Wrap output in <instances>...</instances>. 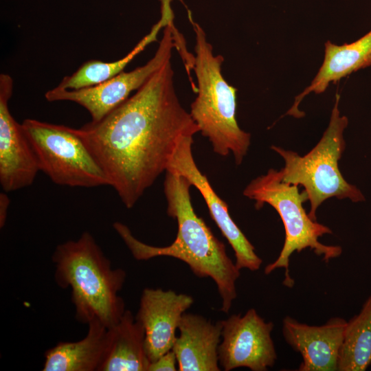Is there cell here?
<instances>
[{
  "instance_id": "2",
  "label": "cell",
  "mask_w": 371,
  "mask_h": 371,
  "mask_svg": "<svg viewBox=\"0 0 371 371\" xmlns=\"http://www.w3.org/2000/svg\"><path fill=\"white\" fill-rule=\"evenodd\" d=\"M191 186L185 177L176 171H166L164 192L167 214L177 220L178 226L176 238L170 245L155 247L146 244L120 222L114 223L113 227L135 259L146 260L170 256L186 263L195 276L211 278L222 300L221 311L227 313L237 296L236 282L240 270L227 256L224 243L195 213L190 194Z\"/></svg>"
},
{
  "instance_id": "11",
  "label": "cell",
  "mask_w": 371,
  "mask_h": 371,
  "mask_svg": "<svg viewBox=\"0 0 371 371\" xmlns=\"http://www.w3.org/2000/svg\"><path fill=\"white\" fill-rule=\"evenodd\" d=\"M13 79L0 74V183L5 192L31 186L40 171L35 153L22 124L9 109Z\"/></svg>"
},
{
  "instance_id": "5",
  "label": "cell",
  "mask_w": 371,
  "mask_h": 371,
  "mask_svg": "<svg viewBox=\"0 0 371 371\" xmlns=\"http://www.w3.org/2000/svg\"><path fill=\"white\" fill-rule=\"evenodd\" d=\"M340 95L336 94L328 125L318 143L304 156L272 146L284 161L281 169L282 181L302 186L310 202L309 217L316 221V212L326 199L336 197L348 199L354 203L364 201L361 190L346 181L339 168L338 162L346 148L344 132L348 119L339 109Z\"/></svg>"
},
{
  "instance_id": "21",
  "label": "cell",
  "mask_w": 371,
  "mask_h": 371,
  "mask_svg": "<svg viewBox=\"0 0 371 371\" xmlns=\"http://www.w3.org/2000/svg\"><path fill=\"white\" fill-rule=\"evenodd\" d=\"M10 200L5 192H1L0 193V227L2 228L4 227L8 211L10 205Z\"/></svg>"
},
{
  "instance_id": "3",
  "label": "cell",
  "mask_w": 371,
  "mask_h": 371,
  "mask_svg": "<svg viewBox=\"0 0 371 371\" xmlns=\"http://www.w3.org/2000/svg\"><path fill=\"white\" fill-rule=\"evenodd\" d=\"M52 260L56 284L71 289L78 321L87 324L98 319L109 328L120 321L126 311L124 301L118 295L126 272L111 267L90 232L58 245Z\"/></svg>"
},
{
  "instance_id": "6",
  "label": "cell",
  "mask_w": 371,
  "mask_h": 371,
  "mask_svg": "<svg viewBox=\"0 0 371 371\" xmlns=\"http://www.w3.org/2000/svg\"><path fill=\"white\" fill-rule=\"evenodd\" d=\"M243 194L255 201V207L261 208L267 203L280 215L285 230L282 249L277 259L267 265L265 273L283 268V284L288 287L294 285L289 274V259L294 251L298 253L309 248L315 254L322 256L326 262L339 257L342 249L337 245H326L319 242V238L332 230L316 221L312 220L302 204L308 200L306 192H300L297 186L282 181V171L269 169L266 174L251 180L243 190Z\"/></svg>"
},
{
  "instance_id": "7",
  "label": "cell",
  "mask_w": 371,
  "mask_h": 371,
  "mask_svg": "<svg viewBox=\"0 0 371 371\" xmlns=\"http://www.w3.org/2000/svg\"><path fill=\"white\" fill-rule=\"evenodd\" d=\"M40 171L54 183L69 187L109 186L108 178L78 128L34 119L21 123Z\"/></svg>"
},
{
  "instance_id": "1",
  "label": "cell",
  "mask_w": 371,
  "mask_h": 371,
  "mask_svg": "<svg viewBox=\"0 0 371 371\" xmlns=\"http://www.w3.org/2000/svg\"><path fill=\"white\" fill-rule=\"evenodd\" d=\"M174 76L169 60L101 120L78 128L128 209L166 171L180 141L199 132L179 101Z\"/></svg>"
},
{
  "instance_id": "4",
  "label": "cell",
  "mask_w": 371,
  "mask_h": 371,
  "mask_svg": "<svg viewBox=\"0 0 371 371\" xmlns=\"http://www.w3.org/2000/svg\"><path fill=\"white\" fill-rule=\"evenodd\" d=\"M188 12L195 36L192 69L197 81L190 114L214 152L222 157L232 153L235 164L240 165L247 153L251 135L241 129L236 120L237 89L222 74L223 56L214 54L204 30Z\"/></svg>"
},
{
  "instance_id": "12",
  "label": "cell",
  "mask_w": 371,
  "mask_h": 371,
  "mask_svg": "<svg viewBox=\"0 0 371 371\" xmlns=\"http://www.w3.org/2000/svg\"><path fill=\"white\" fill-rule=\"evenodd\" d=\"M193 302L192 296L172 290L144 289L135 317L144 328L150 363L172 349L182 315Z\"/></svg>"
},
{
  "instance_id": "14",
  "label": "cell",
  "mask_w": 371,
  "mask_h": 371,
  "mask_svg": "<svg viewBox=\"0 0 371 371\" xmlns=\"http://www.w3.org/2000/svg\"><path fill=\"white\" fill-rule=\"evenodd\" d=\"M174 351L180 371H219L218 348L221 343V320L215 324L204 317L184 313Z\"/></svg>"
},
{
  "instance_id": "8",
  "label": "cell",
  "mask_w": 371,
  "mask_h": 371,
  "mask_svg": "<svg viewBox=\"0 0 371 371\" xmlns=\"http://www.w3.org/2000/svg\"><path fill=\"white\" fill-rule=\"evenodd\" d=\"M174 23L164 27L163 36L155 55L146 64L131 71H122L95 86L76 90L57 87L47 91L45 97L49 102H75L89 113L92 122H98L138 90L165 63L171 60L175 47Z\"/></svg>"
},
{
  "instance_id": "20",
  "label": "cell",
  "mask_w": 371,
  "mask_h": 371,
  "mask_svg": "<svg viewBox=\"0 0 371 371\" xmlns=\"http://www.w3.org/2000/svg\"><path fill=\"white\" fill-rule=\"evenodd\" d=\"M177 363L176 355L171 350L151 363L148 371H175L177 370Z\"/></svg>"
},
{
  "instance_id": "18",
  "label": "cell",
  "mask_w": 371,
  "mask_h": 371,
  "mask_svg": "<svg viewBox=\"0 0 371 371\" xmlns=\"http://www.w3.org/2000/svg\"><path fill=\"white\" fill-rule=\"evenodd\" d=\"M168 23L160 19L137 45L124 57L113 62L90 60L84 63L75 72L65 76L56 87L76 90L102 83L122 72L124 68L148 45L157 41L160 30Z\"/></svg>"
},
{
  "instance_id": "15",
  "label": "cell",
  "mask_w": 371,
  "mask_h": 371,
  "mask_svg": "<svg viewBox=\"0 0 371 371\" xmlns=\"http://www.w3.org/2000/svg\"><path fill=\"white\" fill-rule=\"evenodd\" d=\"M371 66V29L350 43L337 45L330 41L324 43L323 62L310 85L295 98L286 115L302 117L300 102L309 93L320 94L333 83L351 74Z\"/></svg>"
},
{
  "instance_id": "9",
  "label": "cell",
  "mask_w": 371,
  "mask_h": 371,
  "mask_svg": "<svg viewBox=\"0 0 371 371\" xmlns=\"http://www.w3.org/2000/svg\"><path fill=\"white\" fill-rule=\"evenodd\" d=\"M221 323L218 357L225 371L238 368L266 371L273 366L277 354L271 335V322H266L254 308H250L244 315H232Z\"/></svg>"
},
{
  "instance_id": "13",
  "label": "cell",
  "mask_w": 371,
  "mask_h": 371,
  "mask_svg": "<svg viewBox=\"0 0 371 371\" xmlns=\"http://www.w3.org/2000/svg\"><path fill=\"white\" fill-rule=\"evenodd\" d=\"M347 321L333 317L321 326L300 323L286 316L282 321L285 341L300 352L299 371H337L340 348Z\"/></svg>"
},
{
  "instance_id": "17",
  "label": "cell",
  "mask_w": 371,
  "mask_h": 371,
  "mask_svg": "<svg viewBox=\"0 0 371 371\" xmlns=\"http://www.w3.org/2000/svg\"><path fill=\"white\" fill-rule=\"evenodd\" d=\"M145 331L131 311L109 328V341L100 371H148Z\"/></svg>"
},
{
  "instance_id": "19",
  "label": "cell",
  "mask_w": 371,
  "mask_h": 371,
  "mask_svg": "<svg viewBox=\"0 0 371 371\" xmlns=\"http://www.w3.org/2000/svg\"><path fill=\"white\" fill-rule=\"evenodd\" d=\"M371 365V295L349 321L340 348L338 371H364Z\"/></svg>"
},
{
  "instance_id": "16",
  "label": "cell",
  "mask_w": 371,
  "mask_h": 371,
  "mask_svg": "<svg viewBox=\"0 0 371 371\" xmlns=\"http://www.w3.org/2000/svg\"><path fill=\"white\" fill-rule=\"evenodd\" d=\"M87 325L83 339L60 341L45 352L43 371H100L108 349L109 328L98 319Z\"/></svg>"
},
{
  "instance_id": "10",
  "label": "cell",
  "mask_w": 371,
  "mask_h": 371,
  "mask_svg": "<svg viewBox=\"0 0 371 371\" xmlns=\"http://www.w3.org/2000/svg\"><path fill=\"white\" fill-rule=\"evenodd\" d=\"M193 142V136H186L180 141L166 170H175L185 177L201 194L212 218L234 251L237 268L258 270L262 259L232 218L227 203L216 194L206 176L199 169L192 154Z\"/></svg>"
}]
</instances>
